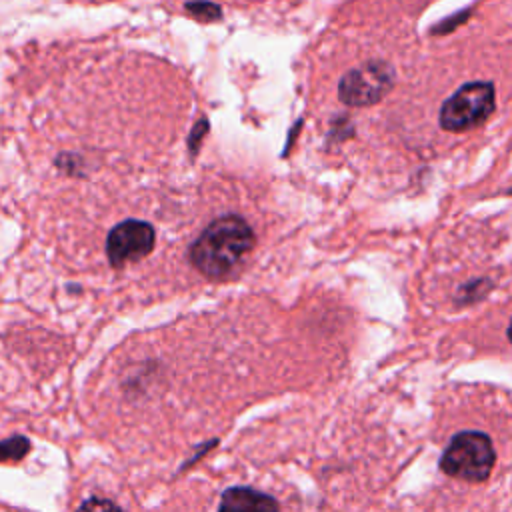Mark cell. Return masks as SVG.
<instances>
[{
	"label": "cell",
	"instance_id": "ba28073f",
	"mask_svg": "<svg viewBox=\"0 0 512 512\" xmlns=\"http://www.w3.org/2000/svg\"><path fill=\"white\" fill-rule=\"evenodd\" d=\"M186 10L200 22H214L222 18V10L218 4L210 2V0H194L186 4Z\"/></svg>",
	"mask_w": 512,
	"mask_h": 512
},
{
	"label": "cell",
	"instance_id": "30bf717a",
	"mask_svg": "<svg viewBox=\"0 0 512 512\" xmlns=\"http://www.w3.org/2000/svg\"><path fill=\"white\" fill-rule=\"evenodd\" d=\"M468 16H470V8H468V10H460V12L452 14V16H448V18L440 20L438 24H434L430 32H432V34H448V32H454L460 24H464V22L468 20Z\"/></svg>",
	"mask_w": 512,
	"mask_h": 512
},
{
	"label": "cell",
	"instance_id": "8992f818",
	"mask_svg": "<svg viewBox=\"0 0 512 512\" xmlns=\"http://www.w3.org/2000/svg\"><path fill=\"white\" fill-rule=\"evenodd\" d=\"M218 512H280L276 498L248 486H234L222 492Z\"/></svg>",
	"mask_w": 512,
	"mask_h": 512
},
{
	"label": "cell",
	"instance_id": "5b68a950",
	"mask_svg": "<svg viewBox=\"0 0 512 512\" xmlns=\"http://www.w3.org/2000/svg\"><path fill=\"white\" fill-rule=\"evenodd\" d=\"M156 232L144 220H124L116 224L106 238V256L112 268H122L128 262L148 256L154 248Z\"/></svg>",
	"mask_w": 512,
	"mask_h": 512
},
{
	"label": "cell",
	"instance_id": "8fae6325",
	"mask_svg": "<svg viewBox=\"0 0 512 512\" xmlns=\"http://www.w3.org/2000/svg\"><path fill=\"white\" fill-rule=\"evenodd\" d=\"M76 512H124V510L108 498H96L94 496V498L84 500Z\"/></svg>",
	"mask_w": 512,
	"mask_h": 512
},
{
	"label": "cell",
	"instance_id": "3957f363",
	"mask_svg": "<svg viewBox=\"0 0 512 512\" xmlns=\"http://www.w3.org/2000/svg\"><path fill=\"white\" fill-rule=\"evenodd\" d=\"M496 108L492 82H468L460 86L440 108V126L448 132H466L484 124Z\"/></svg>",
	"mask_w": 512,
	"mask_h": 512
},
{
	"label": "cell",
	"instance_id": "9c48e42d",
	"mask_svg": "<svg viewBox=\"0 0 512 512\" xmlns=\"http://www.w3.org/2000/svg\"><path fill=\"white\" fill-rule=\"evenodd\" d=\"M492 288V282L488 278H480V280H474V282H468L460 288L458 292V302L460 304H470L478 298H482L488 290Z\"/></svg>",
	"mask_w": 512,
	"mask_h": 512
},
{
	"label": "cell",
	"instance_id": "52a82bcc",
	"mask_svg": "<svg viewBox=\"0 0 512 512\" xmlns=\"http://www.w3.org/2000/svg\"><path fill=\"white\" fill-rule=\"evenodd\" d=\"M30 450V440L26 436H12L0 440V462L22 460Z\"/></svg>",
	"mask_w": 512,
	"mask_h": 512
},
{
	"label": "cell",
	"instance_id": "7a4b0ae2",
	"mask_svg": "<svg viewBox=\"0 0 512 512\" xmlns=\"http://www.w3.org/2000/svg\"><path fill=\"white\" fill-rule=\"evenodd\" d=\"M496 462L494 444L488 434L462 430L454 434L440 456V470L466 482H484Z\"/></svg>",
	"mask_w": 512,
	"mask_h": 512
},
{
	"label": "cell",
	"instance_id": "7c38bea8",
	"mask_svg": "<svg viewBox=\"0 0 512 512\" xmlns=\"http://www.w3.org/2000/svg\"><path fill=\"white\" fill-rule=\"evenodd\" d=\"M206 132H208V122H206V120L196 122L194 130H192V134H190V138H188V144H190L192 154L198 150V144L202 142V138H204V134H206Z\"/></svg>",
	"mask_w": 512,
	"mask_h": 512
},
{
	"label": "cell",
	"instance_id": "277c9868",
	"mask_svg": "<svg viewBox=\"0 0 512 512\" xmlns=\"http://www.w3.org/2000/svg\"><path fill=\"white\" fill-rule=\"evenodd\" d=\"M394 68L384 60H368L348 70L338 82V98L346 106L362 108L380 102L394 86Z\"/></svg>",
	"mask_w": 512,
	"mask_h": 512
},
{
	"label": "cell",
	"instance_id": "4fadbf2b",
	"mask_svg": "<svg viewBox=\"0 0 512 512\" xmlns=\"http://www.w3.org/2000/svg\"><path fill=\"white\" fill-rule=\"evenodd\" d=\"M508 340H510V344H512V322H510V326H508Z\"/></svg>",
	"mask_w": 512,
	"mask_h": 512
},
{
	"label": "cell",
	"instance_id": "6da1fadb",
	"mask_svg": "<svg viewBox=\"0 0 512 512\" xmlns=\"http://www.w3.org/2000/svg\"><path fill=\"white\" fill-rule=\"evenodd\" d=\"M256 236L250 224L236 214L210 222L190 246L192 266L206 278H224L254 248Z\"/></svg>",
	"mask_w": 512,
	"mask_h": 512
}]
</instances>
